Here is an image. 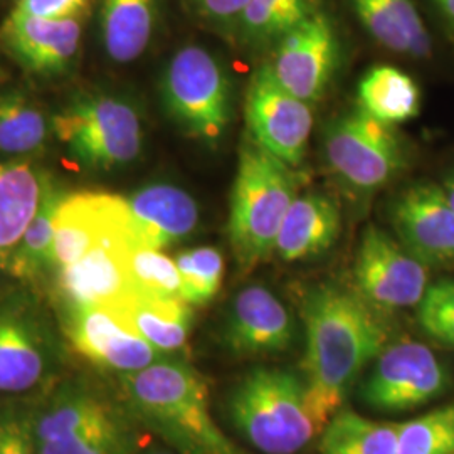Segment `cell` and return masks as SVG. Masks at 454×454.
I'll return each instance as SVG.
<instances>
[{
  "instance_id": "obj_1",
  "label": "cell",
  "mask_w": 454,
  "mask_h": 454,
  "mask_svg": "<svg viewBox=\"0 0 454 454\" xmlns=\"http://www.w3.org/2000/svg\"><path fill=\"white\" fill-rule=\"evenodd\" d=\"M303 322L307 406L320 434L343 409L360 373L387 345V328L357 292L335 285L305 294Z\"/></svg>"
},
{
  "instance_id": "obj_2",
  "label": "cell",
  "mask_w": 454,
  "mask_h": 454,
  "mask_svg": "<svg viewBox=\"0 0 454 454\" xmlns=\"http://www.w3.org/2000/svg\"><path fill=\"white\" fill-rule=\"evenodd\" d=\"M121 403L133 421L162 438L177 454H243L214 421L209 387L194 367L162 357L120 375Z\"/></svg>"
},
{
  "instance_id": "obj_3",
  "label": "cell",
  "mask_w": 454,
  "mask_h": 454,
  "mask_svg": "<svg viewBox=\"0 0 454 454\" xmlns=\"http://www.w3.org/2000/svg\"><path fill=\"white\" fill-rule=\"evenodd\" d=\"M37 454H137L133 418L90 377H61L31 403Z\"/></svg>"
},
{
  "instance_id": "obj_4",
  "label": "cell",
  "mask_w": 454,
  "mask_h": 454,
  "mask_svg": "<svg viewBox=\"0 0 454 454\" xmlns=\"http://www.w3.org/2000/svg\"><path fill=\"white\" fill-rule=\"evenodd\" d=\"M247 140L239 153L231 192L229 243L241 273H249L275 253L285 215L298 197L300 176Z\"/></svg>"
},
{
  "instance_id": "obj_5",
  "label": "cell",
  "mask_w": 454,
  "mask_h": 454,
  "mask_svg": "<svg viewBox=\"0 0 454 454\" xmlns=\"http://www.w3.org/2000/svg\"><path fill=\"white\" fill-rule=\"evenodd\" d=\"M227 412L238 433L264 454L298 453L318 434L303 377L285 369L246 373L229 394Z\"/></svg>"
},
{
  "instance_id": "obj_6",
  "label": "cell",
  "mask_w": 454,
  "mask_h": 454,
  "mask_svg": "<svg viewBox=\"0 0 454 454\" xmlns=\"http://www.w3.org/2000/svg\"><path fill=\"white\" fill-rule=\"evenodd\" d=\"M52 131L71 157L90 170H114L138 159L144 145L140 114L123 98L74 99L52 118Z\"/></svg>"
},
{
  "instance_id": "obj_7",
  "label": "cell",
  "mask_w": 454,
  "mask_h": 454,
  "mask_svg": "<svg viewBox=\"0 0 454 454\" xmlns=\"http://www.w3.org/2000/svg\"><path fill=\"white\" fill-rule=\"evenodd\" d=\"M167 112L187 135L217 142L231 118L226 71L207 49L185 46L170 59L162 82Z\"/></svg>"
},
{
  "instance_id": "obj_8",
  "label": "cell",
  "mask_w": 454,
  "mask_h": 454,
  "mask_svg": "<svg viewBox=\"0 0 454 454\" xmlns=\"http://www.w3.org/2000/svg\"><path fill=\"white\" fill-rule=\"evenodd\" d=\"M65 350L46 320L24 301L0 307V395H39L63 377Z\"/></svg>"
},
{
  "instance_id": "obj_9",
  "label": "cell",
  "mask_w": 454,
  "mask_h": 454,
  "mask_svg": "<svg viewBox=\"0 0 454 454\" xmlns=\"http://www.w3.org/2000/svg\"><path fill=\"white\" fill-rule=\"evenodd\" d=\"M325 153L333 172L362 191L386 185L406 165L404 145L394 127L360 108L328 127Z\"/></svg>"
},
{
  "instance_id": "obj_10",
  "label": "cell",
  "mask_w": 454,
  "mask_h": 454,
  "mask_svg": "<svg viewBox=\"0 0 454 454\" xmlns=\"http://www.w3.org/2000/svg\"><path fill=\"white\" fill-rule=\"evenodd\" d=\"M451 386V373L421 341L387 343L373 360L360 395L373 411L407 412L441 397Z\"/></svg>"
},
{
  "instance_id": "obj_11",
  "label": "cell",
  "mask_w": 454,
  "mask_h": 454,
  "mask_svg": "<svg viewBox=\"0 0 454 454\" xmlns=\"http://www.w3.org/2000/svg\"><path fill=\"white\" fill-rule=\"evenodd\" d=\"M357 293L377 311L418 307L427 290V266L399 239L379 227H367L354 266Z\"/></svg>"
},
{
  "instance_id": "obj_12",
  "label": "cell",
  "mask_w": 454,
  "mask_h": 454,
  "mask_svg": "<svg viewBox=\"0 0 454 454\" xmlns=\"http://www.w3.org/2000/svg\"><path fill=\"white\" fill-rule=\"evenodd\" d=\"M246 123L251 140L281 162H303L313 129L309 103L276 82L271 69L261 66L246 93Z\"/></svg>"
},
{
  "instance_id": "obj_13",
  "label": "cell",
  "mask_w": 454,
  "mask_h": 454,
  "mask_svg": "<svg viewBox=\"0 0 454 454\" xmlns=\"http://www.w3.org/2000/svg\"><path fill=\"white\" fill-rule=\"evenodd\" d=\"M339 37L320 9L275 44L271 69L276 82L307 103L324 97L339 63Z\"/></svg>"
},
{
  "instance_id": "obj_14",
  "label": "cell",
  "mask_w": 454,
  "mask_h": 454,
  "mask_svg": "<svg viewBox=\"0 0 454 454\" xmlns=\"http://www.w3.org/2000/svg\"><path fill=\"white\" fill-rule=\"evenodd\" d=\"M108 239L133 244L125 197L82 192L61 199L54 215V268L58 271Z\"/></svg>"
},
{
  "instance_id": "obj_15",
  "label": "cell",
  "mask_w": 454,
  "mask_h": 454,
  "mask_svg": "<svg viewBox=\"0 0 454 454\" xmlns=\"http://www.w3.org/2000/svg\"><path fill=\"white\" fill-rule=\"evenodd\" d=\"M63 330L76 354L99 369L118 375L142 371L159 358L167 357L105 307L66 309Z\"/></svg>"
},
{
  "instance_id": "obj_16",
  "label": "cell",
  "mask_w": 454,
  "mask_h": 454,
  "mask_svg": "<svg viewBox=\"0 0 454 454\" xmlns=\"http://www.w3.org/2000/svg\"><path fill=\"white\" fill-rule=\"evenodd\" d=\"M399 243L427 268H454V211L439 184L409 187L392 206Z\"/></svg>"
},
{
  "instance_id": "obj_17",
  "label": "cell",
  "mask_w": 454,
  "mask_h": 454,
  "mask_svg": "<svg viewBox=\"0 0 454 454\" xmlns=\"http://www.w3.org/2000/svg\"><path fill=\"white\" fill-rule=\"evenodd\" d=\"M82 37V17L46 19L11 12L0 27V43L17 63L44 76L61 74L74 65Z\"/></svg>"
},
{
  "instance_id": "obj_18",
  "label": "cell",
  "mask_w": 454,
  "mask_h": 454,
  "mask_svg": "<svg viewBox=\"0 0 454 454\" xmlns=\"http://www.w3.org/2000/svg\"><path fill=\"white\" fill-rule=\"evenodd\" d=\"M294 326L286 307L268 288L254 285L238 293L227 317L224 343L243 357L273 356L290 348Z\"/></svg>"
},
{
  "instance_id": "obj_19",
  "label": "cell",
  "mask_w": 454,
  "mask_h": 454,
  "mask_svg": "<svg viewBox=\"0 0 454 454\" xmlns=\"http://www.w3.org/2000/svg\"><path fill=\"white\" fill-rule=\"evenodd\" d=\"M129 243L108 239L82 260L58 271V294L63 309L108 307L133 292L125 251Z\"/></svg>"
},
{
  "instance_id": "obj_20",
  "label": "cell",
  "mask_w": 454,
  "mask_h": 454,
  "mask_svg": "<svg viewBox=\"0 0 454 454\" xmlns=\"http://www.w3.org/2000/svg\"><path fill=\"white\" fill-rule=\"evenodd\" d=\"M133 244L153 249L179 243L199 224L194 197L176 185L153 184L127 199Z\"/></svg>"
},
{
  "instance_id": "obj_21",
  "label": "cell",
  "mask_w": 454,
  "mask_h": 454,
  "mask_svg": "<svg viewBox=\"0 0 454 454\" xmlns=\"http://www.w3.org/2000/svg\"><path fill=\"white\" fill-rule=\"evenodd\" d=\"M105 309L163 356L176 354L187 345L194 320L192 309L185 300L137 290Z\"/></svg>"
},
{
  "instance_id": "obj_22",
  "label": "cell",
  "mask_w": 454,
  "mask_h": 454,
  "mask_svg": "<svg viewBox=\"0 0 454 454\" xmlns=\"http://www.w3.org/2000/svg\"><path fill=\"white\" fill-rule=\"evenodd\" d=\"M340 209L326 195H298L278 232L275 253L283 261H303L326 253L340 234Z\"/></svg>"
},
{
  "instance_id": "obj_23",
  "label": "cell",
  "mask_w": 454,
  "mask_h": 454,
  "mask_svg": "<svg viewBox=\"0 0 454 454\" xmlns=\"http://www.w3.org/2000/svg\"><path fill=\"white\" fill-rule=\"evenodd\" d=\"M350 5L382 48L411 58L429 56L431 37L414 0H350Z\"/></svg>"
},
{
  "instance_id": "obj_24",
  "label": "cell",
  "mask_w": 454,
  "mask_h": 454,
  "mask_svg": "<svg viewBox=\"0 0 454 454\" xmlns=\"http://www.w3.org/2000/svg\"><path fill=\"white\" fill-rule=\"evenodd\" d=\"M49 177L24 160L0 162V270L33 221Z\"/></svg>"
},
{
  "instance_id": "obj_25",
  "label": "cell",
  "mask_w": 454,
  "mask_h": 454,
  "mask_svg": "<svg viewBox=\"0 0 454 454\" xmlns=\"http://www.w3.org/2000/svg\"><path fill=\"white\" fill-rule=\"evenodd\" d=\"M157 22V0H101L99 33L110 59L127 65L148 48Z\"/></svg>"
},
{
  "instance_id": "obj_26",
  "label": "cell",
  "mask_w": 454,
  "mask_h": 454,
  "mask_svg": "<svg viewBox=\"0 0 454 454\" xmlns=\"http://www.w3.org/2000/svg\"><path fill=\"white\" fill-rule=\"evenodd\" d=\"M358 103L362 112L394 127L419 114L421 90L404 71L375 66L358 84Z\"/></svg>"
},
{
  "instance_id": "obj_27",
  "label": "cell",
  "mask_w": 454,
  "mask_h": 454,
  "mask_svg": "<svg viewBox=\"0 0 454 454\" xmlns=\"http://www.w3.org/2000/svg\"><path fill=\"white\" fill-rule=\"evenodd\" d=\"M399 427L341 409L320 433L318 454H399Z\"/></svg>"
},
{
  "instance_id": "obj_28",
  "label": "cell",
  "mask_w": 454,
  "mask_h": 454,
  "mask_svg": "<svg viewBox=\"0 0 454 454\" xmlns=\"http://www.w3.org/2000/svg\"><path fill=\"white\" fill-rule=\"evenodd\" d=\"M61 199L48 180L33 221L26 227L7 264V271L17 279L37 281L54 268V215Z\"/></svg>"
},
{
  "instance_id": "obj_29",
  "label": "cell",
  "mask_w": 454,
  "mask_h": 454,
  "mask_svg": "<svg viewBox=\"0 0 454 454\" xmlns=\"http://www.w3.org/2000/svg\"><path fill=\"white\" fill-rule=\"evenodd\" d=\"M49 123L46 114L22 93L9 91L0 95V153L24 157L41 152L48 144Z\"/></svg>"
},
{
  "instance_id": "obj_30",
  "label": "cell",
  "mask_w": 454,
  "mask_h": 454,
  "mask_svg": "<svg viewBox=\"0 0 454 454\" xmlns=\"http://www.w3.org/2000/svg\"><path fill=\"white\" fill-rule=\"evenodd\" d=\"M318 11V0H251L238 33L249 48L262 49L276 43Z\"/></svg>"
},
{
  "instance_id": "obj_31",
  "label": "cell",
  "mask_w": 454,
  "mask_h": 454,
  "mask_svg": "<svg viewBox=\"0 0 454 454\" xmlns=\"http://www.w3.org/2000/svg\"><path fill=\"white\" fill-rule=\"evenodd\" d=\"M127 270L137 292L182 298V278L177 262L162 249L129 244L125 251Z\"/></svg>"
},
{
  "instance_id": "obj_32",
  "label": "cell",
  "mask_w": 454,
  "mask_h": 454,
  "mask_svg": "<svg viewBox=\"0 0 454 454\" xmlns=\"http://www.w3.org/2000/svg\"><path fill=\"white\" fill-rule=\"evenodd\" d=\"M182 278V300L191 307L206 305L219 293L224 279V258L219 249L202 246L176 258Z\"/></svg>"
},
{
  "instance_id": "obj_33",
  "label": "cell",
  "mask_w": 454,
  "mask_h": 454,
  "mask_svg": "<svg viewBox=\"0 0 454 454\" xmlns=\"http://www.w3.org/2000/svg\"><path fill=\"white\" fill-rule=\"evenodd\" d=\"M399 454H454V403L403 422Z\"/></svg>"
},
{
  "instance_id": "obj_34",
  "label": "cell",
  "mask_w": 454,
  "mask_h": 454,
  "mask_svg": "<svg viewBox=\"0 0 454 454\" xmlns=\"http://www.w3.org/2000/svg\"><path fill=\"white\" fill-rule=\"evenodd\" d=\"M0 454H37L31 424V403L0 404Z\"/></svg>"
},
{
  "instance_id": "obj_35",
  "label": "cell",
  "mask_w": 454,
  "mask_h": 454,
  "mask_svg": "<svg viewBox=\"0 0 454 454\" xmlns=\"http://www.w3.org/2000/svg\"><path fill=\"white\" fill-rule=\"evenodd\" d=\"M418 320L431 339L454 348V307L421 300L418 305Z\"/></svg>"
},
{
  "instance_id": "obj_36",
  "label": "cell",
  "mask_w": 454,
  "mask_h": 454,
  "mask_svg": "<svg viewBox=\"0 0 454 454\" xmlns=\"http://www.w3.org/2000/svg\"><path fill=\"white\" fill-rule=\"evenodd\" d=\"M251 0H194L195 9L206 20L223 29L238 31Z\"/></svg>"
},
{
  "instance_id": "obj_37",
  "label": "cell",
  "mask_w": 454,
  "mask_h": 454,
  "mask_svg": "<svg viewBox=\"0 0 454 454\" xmlns=\"http://www.w3.org/2000/svg\"><path fill=\"white\" fill-rule=\"evenodd\" d=\"M90 0H17L12 12L22 16L63 19L82 17Z\"/></svg>"
},
{
  "instance_id": "obj_38",
  "label": "cell",
  "mask_w": 454,
  "mask_h": 454,
  "mask_svg": "<svg viewBox=\"0 0 454 454\" xmlns=\"http://www.w3.org/2000/svg\"><path fill=\"white\" fill-rule=\"evenodd\" d=\"M422 300L454 307V279H439L436 283L429 285Z\"/></svg>"
},
{
  "instance_id": "obj_39",
  "label": "cell",
  "mask_w": 454,
  "mask_h": 454,
  "mask_svg": "<svg viewBox=\"0 0 454 454\" xmlns=\"http://www.w3.org/2000/svg\"><path fill=\"white\" fill-rule=\"evenodd\" d=\"M439 185L454 211V170L450 176H446V179L442 180V184H439Z\"/></svg>"
},
{
  "instance_id": "obj_40",
  "label": "cell",
  "mask_w": 454,
  "mask_h": 454,
  "mask_svg": "<svg viewBox=\"0 0 454 454\" xmlns=\"http://www.w3.org/2000/svg\"><path fill=\"white\" fill-rule=\"evenodd\" d=\"M439 11L454 24V0H434Z\"/></svg>"
},
{
  "instance_id": "obj_41",
  "label": "cell",
  "mask_w": 454,
  "mask_h": 454,
  "mask_svg": "<svg viewBox=\"0 0 454 454\" xmlns=\"http://www.w3.org/2000/svg\"><path fill=\"white\" fill-rule=\"evenodd\" d=\"M140 454H177V453H170V451H165V450H160V448H153V450H148L145 453Z\"/></svg>"
}]
</instances>
